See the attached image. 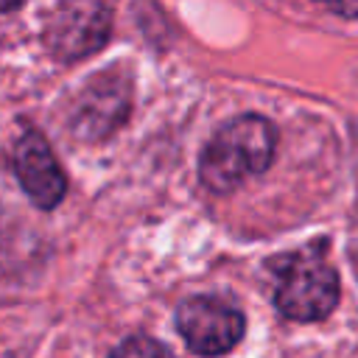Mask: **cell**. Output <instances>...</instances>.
Returning <instances> with one entry per match:
<instances>
[{
  "instance_id": "obj_1",
  "label": "cell",
  "mask_w": 358,
  "mask_h": 358,
  "mask_svg": "<svg viewBox=\"0 0 358 358\" xmlns=\"http://www.w3.org/2000/svg\"><path fill=\"white\" fill-rule=\"evenodd\" d=\"M277 148V129L260 115L227 120L201 148L199 179L213 193H232L249 176L263 173Z\"/></svg>"
},
{
  "instance_id": "obj_2",
  "label": "cell",
  "mask_w": 358,
  "mask_h": 358,
  "mask_svg": "<svg viewBox=\"0 0 358 358\" xmlns=\"http://www.w3.org/2000/svg\"><path fill=\"white\" fill-rule=\"evenodd\" d=\"M274 308L291 322H319L338 305V274L322 246L299 249L277 260Z\"/></svg>"
},
{
  "instance_id": "obj_3",
  "label": "cell",
  "mask_w": 358,
  "mask_h": 358,
  "mask_svg": "<svg viewBox=\"0 0 358 358\" xmlns=\"http://www.w3.org/2000/svg\"><path fill=\"white\" fill-rule=\"evenodd\" d=\"M131 109V81L123 64H112V70L92 76L76 95L70 106V131L81 143H98L115 134Z\"/></svg>"
},
{
  "instance_id": "obj_4",
  "label": "cell",
  "mask_w": 358,
  "mask_h": 358,
  "mask_svg": "<svg viewBox=\"0 0 358 358\" xmlns=\"http://www.w3.org/2000/svg\"><path fill=\"white\" fill-rule=\"evenodd\" d=\"M173 324L182 341L187 344V350L201 358L227 355L246 330L243 313L232 302L213 294H196L182 299Z\"/></svg>"
},
{
  "instance_id": "obj_5",
  "label": "cell",
  "mask_w": 358,
  "mask_h": 358,
  "mask_svg": "<svg viewBox=\"0 0 358 358\" xmlns=\"http://www.w3.org/2000/svg\"><path fill=\"white\" fill-rule=\"evenodd\" d=\"M112 8L101 3H62L45 22V45L59 62H78L106 45Z\"/></svg>"
},
{
  "instance_id": "obj_6",
  "label": "cell",
  "mask_w": 358,
  "mask_h": 358,
  "mask_svg": "<svg viewBox=\"0 0 358 358\" xmlns=\"http://www.w3.org/2000/svg\"><path fill=\"white\" fill-rule=\"evenodd\" d=\"M14 173L25 196L42 207L53 210L67 193V176L59 165L50 143L42 131H25L14 145Z\"/></svg>"
},
{
  "instance_id": "obj_7",
  "label": "cell",
  "mask_w": 358,
  "mask_h": 358,
  "mask_svg": "<svg viewBox=\"0 0 358 358\" xmlns=\"http://www.w3.org/2000/svg\"><path fill=\"white\" fill-rule=\"evenodd\" d=\"M109 358H176L162 341L151 338V336H131L126 341H120Z\"/></svg>"
}]
</instances>
